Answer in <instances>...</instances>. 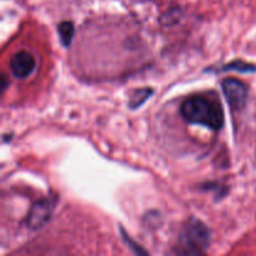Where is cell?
<instances>
[{
    "instance_id": "6da1fadb",
    "label": "cell",
    "mask_w": 256,
    "mask_h": 256,
    "mask_svg": "<svg viewBox=\"0 0 256 256\" xmlns=\"http://www.w3.org/2000/svg\"><path fill=\"white\" fill-rule=\"evenodd\" d=\"M182 116L190 124L206 126L212 130L222 129L224 125V112L216 100L206 96H192L182 105Z\"/></svg>"
},
{
    "instance_id": "7a4b0ae2",
    "label": "cell",
    "mask_w": 256,
    "mask_h": 256,
    "mask_svg": "<svg viewBox=\"0 0 256 256\" xmlns=\"http://www.w3.org/2000/svg\"><path fill=\"white\" fill-rule=\"evenodd\" d=\"M209 242L210 232L204 222L198 219H190L180 234L178 252L186 255L202 254L209 246Z\"/></svg>"
},
{
    "instance_id": "3957f363",
    "label": "cell",
    "mask_w": 256,
    "mask_h": 256,
    "mask_svg": "<svg viewBox=\"0 0 256 256\" xmlns=\"http://www.w3.org/2000/svg\"><path fill=\"white\" fill-rule=\"evenodd\" d=\"M55 208L54 198H45L34 202L26 218V224L30 229L38 230L49 222Z\"/></svg>"
},
{
    "instance_id": "277c9868",
    "label": "cell",
    "mask_w": 256,
    "mask_h": 256,
    "mask_svg": "<svg viewBox=\"0 0 256 256\" xmlns=\"http://www.w3.org/2000/svg\"><path fill=\"white\" fill-rule=\"evenodd\" d=\"M222 86L226 102L232 110H240L245 106L248 100V88L244 82L235 78H228L222 80Z\"/></svg>"
},
{
    "instance_id": "5b68a950",
    "label": "cell",
    "mask_w": 256,
    "mask_h": 256,
    "mask_svg": "<svg viewBox=\"0 0 256 256\" xmlns=\"http://www.w3.org/2000/svg\"><path fill=\"white\" fill-rule=\"evenodd\" d=\"M10 72L16 79H25L30 76L35 69V59L30 52H19L12 56L9 62Z\"/></svg>"
},
{
    "instance_id": "8992f818",
    "label": "cell",
    "mask_w": 256,
    "mask_h": 256,
    "mask_svg": "<svg viewBox=\"0 0 256 256\" xmlns=\"http://www.w3.org/2000/svg\"><path fill=\"white\" fill-rule=\"evenodd\" d=\"M58 32H59L60 40H62V45L64 46H69L72 42V38H74V25L70 22H62L58 25Z\"/></svg>"
},
{
    "instance_id": "52a82bcc",
    "label": "cell",
    "mask_w": 256,
    "mask_h": 256,
    "mask_svg": "<svg viewBox=\"0 0 256 256\" xmlns=\"http://www.w3.org/2000/svg\"><path fill=\"white\" fill-rule=\"evenodd\" d=\"M152 92V90L149 89V88H144V89H140L138 90V92H135L134 94H132V99H130L129 106L132 108V109H136V108H139L142 102H145L148 99H149Z\"/></svg>"
},
{
    "instance_id": "ba28073f",
    "label": "cell",
    "mask_w": 256,
    "mask_h": 256,
    "mask_svg": "<svg viewBox=\"0 0 256 256\" xmlns=\"http://www.w3.org/2000/svg\"><path fill=\"white\" fill-rule=\"evenodd\" d=\"M225 69H230V70H240V72H252V70H255L254 65H249V64H244L242 62H232V64H229L226 65V68Z\"/></svg>"
},
{
    "instance_id": "9c48e42d",
    "label": "cell",
    "mask_w": 256,
    "mask_h": 256,
    "mask_svg": "<svg viewBox=\"0 0 256 256\" xmlns=\"http://www.w3.org/2000/svg\"><path fill=\"white\" fill-rule=\"evenodd\" d=\"M124 240H125V242H126L129 245H132V240L128 239V236H126V235H125V234H124ZM132 249H134V252H138V254H139V252H142V254H146V252H145V250H142V248L139 246V245H134V246H132Z\"/></svg>"
}]
</instances>
